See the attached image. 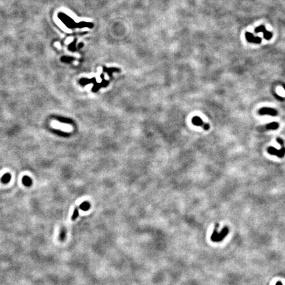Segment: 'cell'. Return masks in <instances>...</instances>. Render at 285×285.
Wrapping results in <instances>:
<instances>
[{
  "mask_svg": "<svg viewBox=\"0 0 285 285\" xmlns=\"http://www.w3.org/2000/svg\"><path fill=\"white\" fill-rule=\"evenodd\" d=\"M210 128V126L208 124V123H204V125H203V128L205 130H208Z\"/></svg>",
  "mask_w": 285,
  "mask_h": 285,
  "instance_id": "20",
  "label": "cell"
},
{
  "mask_svg": "<svg viewBox=\"0 0 285 285\" xmlns=\"http://www.w3.org/2000/svg\"><path fill=\"white\" fill-rule=\"evenodd\" d=\"M96 79L93 78V79H81L80 80H79V83H80V84L82 86H85V85H88L89 83H95L96 82Z\"/></svg>",
  "mask_w": 285,
  "mask_h": 285,
  "instance_id": "8",
  "label": "cell"
},
{
  "mask_svg": "<svg viewBox=\"0 0 285 285\" xmlns=\"http://www.w3.org/2000/svg\"><path fill=\"white\" fill-rule=\"evenodd\" d=\"M263 36H264V38L265 39H270L271 38V36H272V34L271 32H269V31H267V30H264V31H263Z\"/></svg>",
  "mask_w": 285,
  "mask_h": 285,
  "instance_id": "16",
  "label": "cell"
},
{
  "mask_svg": "<svg viewBox=\"0 0 285 285\" xmlns=\"http://www.w3.org/2000/svg\"><path fill=\"white\" fill-rule=\"evenodd\" d=\"M264 30H265V28L263 26H260L257 28L255 31L256 33H258V32H263Z\"/></svg>",
  "mask_w": 285,
  "mask_h": 285,
  "instance_id": "18",
  "label": "cell"
},
{
  "mask_svg": "<svg viewBox=\"0 0 285 285\" xmlns=\"http://www.w3.org/2000/svg\"><path fill=\"white\" fill-rule=\"evenodd\" d=\"M55 118H56L59 121V122H61V123H73L72 120H70V119L66 118V117H55Z\"/></svg>",
  "mask_w": 285,
  "mask_h": 285,
  "instance_id": "10",
  "label": "cell"
},
{
  "mask_svg": "<svg viewBox=\"0 0 285 285\" xmlns=\"http://www.w3.org/2000/svg\"><path fill=\"white\" fill-rule=\"evenodd\" d=\"M259 114L260 115H270L272 116H276L278 114V111L277 110L273 109L271 108H262L259 110Z\"/></svg>",
  "mask_w": 285,
  "mask_h": 285,
  "instance_id": "4",
  "label": "cell"
},
{
  "mask_svg": "<svg viewBox=\"0 0 285 285\" xmlns=\"http://www.w3.org/2000/svg\"><path fill=\"white\" fill-rule=\"evenodd\" d=\"M11 174H9V173H7V174H5L4 176H3V177L1 178V182L3 183H4V184H7V183L9 182V181L11 180Z\"/></svg>",
  "mask_w": 285,
  "mask_h": 285,
  "instance_id": "11",
  "label": "cell"
},
{
  "mask_svg": "<svg viewBox=\"0 0 285 285\" xmlns=\"http://www.w3.org/2000/svg\"><path fill=\"white\" fill-rule=\"evenodd\" d=\"M78 216H79V210H78V209L75 208V210H74V211H73L72 217H71V220H72V221H75V220L77 217H78Z\"/></svg>",
  "mask_w": 285,
  "mask_h": 285,
  "instance_id": "15",
  "label": "cell"
},
{
  "mask_svg": "<svg viewBox=\"0 0 285 285\" xmlns=\"http://www.w3.org/2000/svg\"><path fill=\"white\" fill-rule=\"evenodd\" d=\"M218 224L216 225L215 230H214L212 236L210 237V239L214 242H219V241H221L224 240V238L226 237V236H227L229 232L228 228L227 227H224L221 232H218L217 228H216Z\"/></svg>",
  "mask_w": 285,
  "mask_h": 285,
  "instance_id": "1",
  "label": "cell"
},
{
  "mask_svg": "<svg viewBox=\"0 0 285 285\" xmlns=\"http://www.w3.org/2000/svg\"><path fill=\"white\" fill-rule=\"evenodd\" d=\"M267 151L269 154L271 155H275L278 158H283L285 155V147L284 145H282L281 148L279 150L273 147H269L267 148Z\"/></svg>",
  "mask_w": 285,
  "mask_h": 285,
  "instance_id": "3",
  "label": "cell"
},
{
  "mask_svg": "<svg viewBox=\"0 0 285 285\" xmlns=\"http://www.w3.org/2000/svg\"><path fill=\"white\" fill-rule=\"evenodd\" d=\"M246 36L247 40H248L249 42H251L259 43V42H261V38H259V37H255V36H253V35H252V33L247 32L246 35Z\"/></svg>",
  "mask_w": 285,
  "mask_h": 285,
  "instance_id": "5",
  "label": "cell"
},
{
  "mask_svg": "<svg viewBox=\"0 0 285 285\" xmlns=\"http://www.w3.org/2000/svg\"><path fill=\"white\" fill-rule=\"evenodd\" d=\"M192 123H193L194 125L197 126H203L204 125L202 119H201V117H199V116L193 117V119H192Z\"/></svg>",
  "mask_w": 285,
  "mask_h": 285,
  "instance_id": "6",
  "label": "cell"
},
{
  "mask_svg": "<svg viewBox=\"0 0 285 285\" xmlns=\"http://www.w3.org/2000/svg\"><path fill=\"white\" fill-rule=\"evenodd\" d=\"M279 127V124L277 122H271L266 126V128L269 130H276Z\"/></svg>",
  "mask_w": 285,
  "mask_h": 285,
  "instance_id": "9",
  "label": "cell"
},
{
  "mask_svg": "<svg viewBox=\"0 0 285 285\" xmlns=\"http://www.w3.org/2000/svg\"><path fill=\"white\" fill-rule=\"evenodd\" d=\"M90 207H91V204H90L89 202H87V201H85V202H83V203H81L80 205L79 206V208L83 210H87L89 209L90 208Z\"/></svg>",
  "mask_w": 285,
  "mask_h": 285,
  "instance_id": "12",
  "label": "cell"
},
{
  "mask_svg": "<svg viewBox=\"0 0 285 285\" xmlns=\"http://www.w3.org/2000/svg\"><path fill=\"white\" fill-rule=\"evenodd\" d=\"M277 142H278V143H279V144L281 145V146H282V145H284V141H283V139H281L280 137H278V138L277 139Z\"/></svg>",
  "mask_w": 285,
  "mask_h": 285,
  "instance_id": "19",
  "label": "cell"
},
{
  "mask_svg": "<svg viewBox=\"0 0 285 285\" xmlns=\"http://www.w3.org/2000/svg\"><path fill=\"white\" fill-rule=\"evenodd\" d=\"M58 18L62 21L63 24H65L67 27L69 29H75V28H78V23H76L72 18L67 16L66 14L63 13H60L58 15Z\"/></svg>",
  "mask_w": 285,
  "mask_h": 285,
  "instance_id": "2",
  "label": "cell"
},
{
  "mask_svg": "<svg viewBox=\"0 0 285 285\" xmlns=\"http://www.w3.org/2000/svg\"><path fill=\"white\" fill-rule=\"evenodd\" d=\"M66 228H65L64 227L61 228V232H60V239L61 241H64L65 238H66Z\"/></svg>",
  "mask_w": 285,
  "mask_h": 285,
  "instance_id": "13",
  "label": "cell"
},
{
  "mask_svg": "<svg viewBox=\"0 0 285 285\" xmlns=\"http://www.w3.org/2000/svg\"><path fill=\"white\" fill-rule=\"evenodd\" d=\"M61 61L65 63H70L71 61L74 60V58L72 57H69V56H63L61 58Z\"/></svg>",
  "mask_w": 285,
  "mask_h": 285,
  "instance_id": "14",
  "label": "cell"
},
{
  "mask_svg": "<svg viewBox=\"0 0 285 285\" xmlns=\"http://www.w3.org/2000/svg\"><path fill=\"white\" fill-rule=\"evenodd\" d=\"M68 48H69V50L71 51H75L76 50V47H75V41H73L72 43H71V44H70L69 45V46H68Z\"/></svg>",
  "mask_w": 285,
  "mask_h": 285,
  "instance_id": "17",
  "label": "cell"
},
{
  "mask_svg": "<svg viewBox=\"0 0 285 285\" xmlns=\"http://www.w3.org/2000/svg\"><path fill=\"white\" fill-rule=\"evenodd\" d=\"M276 285H283V284H282L281 281H278L277 283H276Z\"/></svg>",
  "mask_w": 285,
  "mask_h": 285,
  "instance_id": "21",
  "label": "cell"
},
{
  "mask_svg": "<svg viewBox=\"0 0 285 285\" xmlns=\"http://www.w3.org/2000/svg\"><path fill=\"white\" fill-rule=\"evenodd\" d=\"M22 182H23V184L24 185H25V186H27V187H30L32 184V181L31 178L29 177V176H23V179H22Z\"/></svg>",
  "mask_w": 285,
  "mask_h": 285,
  "instance_id": "7",
  "label": "cell"
}]
</instances>
